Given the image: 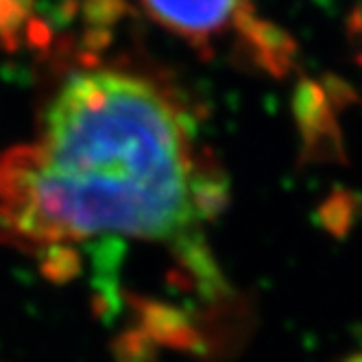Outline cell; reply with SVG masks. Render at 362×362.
<instances>
[{
    "instance_id": "cell-2",
    "label": "cell",
    "mask_w": 362,
    "mask_h": 362,
    "mask_svg": "<svg viewBox=\"0 0 362 362\" xmlns=\"http://www.w3.org/2000/svg\"><path fill=\"white\" fill-rule=\"evenodd\" d=\"M151 20L199 50L234 44L269 72L291 66V40L255 16L253 0H140Z\"/></svg>"
},
{
    "instance_id": "cell-1",
    "label": "cell",
    "mask_w": 362,
    "mask_h": 362,
    "mask_svg": "<svg viewBox=\"0 0 362 362\" xmlns=\"http://www.w3.org/2000/svg\"><path fill=\"white\" fill-rule=\"evenodd\" d=\"M225 184L190 112L140 72L68 76L37 136L0 153V229L50 269L81 249L164 247L203 273Z\"/></svg>"
},
{
    "instance_id": "cell-3",
    "label": "cell",
    "mask_w": 362,
    "mask_h": 362,
    "mask_svg": "<svg viewBox=\"0 0 362 362\" xmlns=\"http://www.w3.org/2000/svg\"><path fill=\"white\" fill-rule=\"evenodd\" d=\"M349 362H362V351H360L358 356H354V358H351Z\"/></svg>"
}]
</instances>
